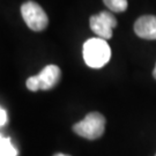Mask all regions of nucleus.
Wrapping results in <instances>:
<instances>
[{
    "mask_svg": "<svg viewBox=\"0 0 156 156\" xmlns=\"http://www.w3.org/2000/svg\"><path fill=\"white\" fill-rule=\"evenodd\" d=\"M17 151L12 145L11 139L0 134V156H16Z\"/></svg>",
    "mask_w": 156,
    "mask_h": 156,
    "instance_id": "7",
    "label": "nucleus"
},
{
    "mask_svg": "<svg viewBox=\"0 0 156 156\" xmlns=\"http://www.w3.org/2000/svg\"><path fill=\"white\" fill-rule=\"evenodd\" d=\"M117 24V19L108 11L101 12L89 19V26L93 33L96 34L98 38L105 41L112 37V29L116 28Z\"/></svg>",
    "mask_w": 156,
    "mask_h": 156,
    "instance_id": "5",
    "label": "nucleus"
},
{
    "mask_svg": "<svg viewBox=\"0 0 156 156\" xmlns=\"http://www.w3.org/2000/svg\"><path fill=\"white\" fill-rule=\"evenodd\" d=\"M105 117L100 112H90L83 120L73 125L74 133L88 140L100 139L105 132Z\"/></svg>",
    "mask_w": 156,
    "mask_h": 156,
    "instance_id": "2",
    "label": "nucleus"
},
{
    "mask_svg": "<svg viewBox=\"0 0 156 156\" xmlns=\"http://www.w3.org/2000/svg\"><path fill=\"white\" fill-rule=\"evenodd\" d=\"M21 15L28 28L36 33L43 31L49 24V17L45 11L42 8V6H39L33 0H28L22 4Z\"/></svg>",
    "mask_w": 156,
    "mask_h": 156,
    "instance_id": "4",
    "label": "nucleus"
},
{
    "mask_svg": "<svg viewBox=\"0 0 156 156\" xmlns=\"http://www.w3.org/2000/svg\"><path fill=\"white\" fill-rule=\"evenodd\" d=\"M153 76L155 78V80H156V65H155V68H154V71H153Z\"/></svg>",
    "mask_w": 156,
    "mask_h": 156,
    "instance_id": "11",
    "label": "nucleus"
},
{
    "mask_svg": "<svg viewBox=\"0 0 156 156\" xmlns=\"http://www.w3.org/2000/svg\"><path fill=\"white\" fill-rule=\"evenodd\" d=\"M155 156H156V154H155Z\"/></svg>",
    "mask_w": 156,
    "mask_h": 156,
    "instance_id": "12",
    "label": "nucleus"
},
{
    "mask_svg": "<svg viewBox=\"0 0 156 156\" xmlns=\"http://www.w3.org/2000/svg\"><path fill=\"white\" fill-rule=\"evenodd\" d=\"M104 5L113 13H123L127 9V0H103Z\"/></svg>",
    "mask_w": 156,
    "mask_h": 156,
    "instance_id": "8",
    "label": "nucleus"
},
{
    "mask_svg": "<svg viewBox=\"0 0 156 156\" xmlns=\"http://www.w3.org/2000/svg\"><path fill=\"white\" fill-rule=\"evenodd\" d=\"M7 123V112L0 106V126L5 125Z\"/></svg>",
    "mask_w": 156,
    "mask_h": 156,
    "instance_id": "9",
    "label": "nucleus"
},
{
    "mask_svg": "<svg viewBox=\"0 0 156 156\" xmlns=\"http://www.w3.org/2000/svg\"><path fill=\"white\" fill-rule=\"evenodd\" d=\"M53 156H71V155H67V154H62V153H57Z\"/></svg>",
    "mask_w": 156,
    "mask_h": 156,
    "instance_id": "10",
    "label": "nucleus"
},
{
    "mask_svg": "<svg viewBox=\"0 0 156 156\" xmlns=\"http://www.w3.org/2000/svg\"><path fill=\"white\" fill-rule=\"evenodd\" d=\"M111 58V48L105 39L94 37L86 41L83 44L84 62L91 68L105 66Z\"/></svg>",
    "mask_w": 156,
    "mask_h": 156,
    "instance_id": "1",
    "label": "nucleus"
},
{
    "mask_svg": "<svg viewBox=\"0 0 156 156\" xmlns=\"http://www.w3.org/2000/svg\"><path fill=\"white\" fill-rule=\"evenodd\" d=\"M134 33L140 38L156 41V16L142 15L134 23Z\"/></svg>",
    "mask_w": 156,
    "mask_h": 156,
    "instance_id": "6",
    "label": "nucleus"
},
{
    "mask_svg": "<svg viewBox=\"0 0 156 156\" xmlns=\"http://www.w3.org/2000/svg\"><path fill=\"white\" fill-rule=\"evenodd\" d=\"M62 79V71L57 65L45 66L39 74L27 79L26 86L30 91L50 90L56 87Z\"/></svg>",
    "mask_w": 156,
    "mask_h": 156,
    "instance_id": "3",
    "label": "nucleus"
}]
</instances>
